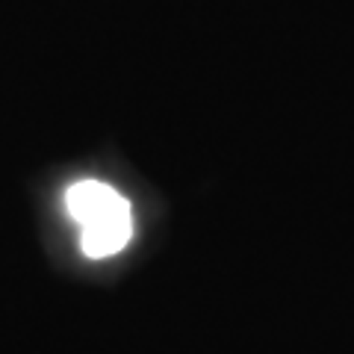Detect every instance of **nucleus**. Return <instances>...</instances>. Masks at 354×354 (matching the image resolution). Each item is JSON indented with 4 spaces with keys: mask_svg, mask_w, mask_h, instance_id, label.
<instances>
[{
    "mask_svg": "<svg viewBox=\"0 0 354 354\" xmlns=\"http://www.w3.org/2000/svg\"><path fill=\"white\" fill-rule=\"evenodd\" d=\"M65 207H68V216L80 225V245L86 257H113L130 242V204L113 186L97 180H80L65 195Z\"/></svg>",
    "mask_w": 354,
    "mask_h": 354,
    "instance_id": "nucleus-1",
    "label": "nucleus"
}]
</instances>
